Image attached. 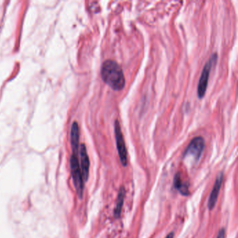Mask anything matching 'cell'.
Returning <instances> with one entry per match:
<instances>
[{
	"label": "cell",
	"instance_id": "cell-1",
	"mask_svg": "<svg viewBox=\"0 0 238 238\" xmlns=\"http://www.w3.org/2000/svg\"><path fill=\"white\" fill-rule=\"evenodd\" d=\"M101 78L114 90H121L125 85L124 72L117 62L108 59L103 62L101 69Z\"/></svg>",
	"mask_w": 238,
	"mask_h": 238
},
{
	"label": "cell",
	"instance_id": "cell-2",
	"mask_svg": "<svg viewBox=\"0 0 238 238\" xmlns=\"http://www.w3.org/2000/svg\"><path fill=\"white\" fill-rule=\"evenodd\" d=\"M70 166L75 190L77 191L79 198H82L83 191H84V180L82 176L79 161H78L77 155L72 154L70 159Z\"/></svg>",
	"mask_w": 238,
	"mask_h": 238
},
{
	"label": "cell",
	"instance_id": "cell-3",
	"mask_svg": "<svg viewBox=\"0 0 238 238\" xmlns=\"http://www.w3.org/2000/svg\"><path fill=\"white\" fill-rule=\"evenodd\" d=\"M205 148V140L201 136H197L193 138L192 140L186 149L184 154L185 159H189L197 162L200 160L203 150Z\"/></svg>",
	"mask_w": 238,
	"mask_h": 238
},
{
	"label": "cell",
	"instance_id": "cell-4",
	"mask_svg": "<svg viewBox=\"0 0 238 238\" xmlns=\"http://www.w3.org/2000/svg\"><path fill=\"white\" fill-rule=\"evenodd\" d=\"M216 59H217L216 54L212 55L211 57L210 58V59L207 62V63L205 64V65L204 66V68L203 69L199 82H198V89H197L198 96L200 99H202L203 97L205 96V93H206L207 85H208L210 71H211L213 64L216 63Z\"/></svg>",
	"mask_w": 238,
	"mask_h": 238
},
{
	"label": "cell",
	"instance_id": "cell-5",
	"mask_svg": "<svg viewBox=\"0 0 238 238\" xmlns=\"http://www.w3.org/2000/svg\"><path fill=\"white\" fill-rule=\"evenodd\" d=\"M114 130L115 140H116L117 149V152H118L120 162H121L122 166L125 167V166H127V151L121 126H120L118 120H115V121Z\"/></svg>",
	"mask_w": 238,
	"mask_h": 238
},
{
	"label": "cell",
	"instance_id": "cell-6",
	"mask_svg": "<svg viewBox=\"0 0 238 238\" xmlns=\"http://www.w3.org/2000/svg\"><path fill=\"white\" fill-rule=\"evenodd\" d=\"M80 159V170H81L82 176L85 182L87 181L89 177V159L87 154L86 147L84 144L80 146L79 149Z\"/></svg>",
	"mask_w": 238,
	"mask_h": 238
},
{
	"label": "cell",
	"instance_id": "cell-7",
	"mask_svg": "<svg viewBox=\"0 0 238 238\" xmlns=\"http://www.w3.org/2000/svg\"><path fill=\"white\" fill-rule=\"evenodd\" d=\"M223 178V176L222 173H220L218 175H217L215 182H214V186L213 188H212L211 193H210L208 203H207L208 208L210 210H212L214 207H215L217 198H218V196L219 194V191H220V189L221 187V184H222Z\"/></svg>",
	"mask_w": 238,
	"mask_h": 238
},
{
	"label": "cell",
	"instance_id": "cell-8",
	"mask_svg": "<svg viewBox=\"0 0 238 238\" xmlns=\"http://www.w3.org/2000/svg\"><path fill=\"white\" fill-rule=\"evenodd\" d=\"M79 126L76 122H73L71 126V142L72 147L73 154L78 156V151H79Z\"/></svg>",
	"mask_w": 238,
	"mask_h": 238
},
{
	"label": "cell",
	"instance_id": "cell-9",
	"mask_svg": "<svg viewBox=\"0 0 238 238\" xmlns=\"http://www.w3.org/2000/svg\"><path fill=\"white\" fill-rule=\"evenodd\" d=\"M125 189L123 186L120 187L118 196H117V199L116 202V206L115 207L114 210V215L116 218H119L121 214L122 207H123L124 205V197H125Z\"/></svg>",
	"mask_w": 238,
	"mask_h": 238
},
{
	"label": "cell",
	"instance_id": "cell-10",
	"mask_svg": "<svg viewBox=\"0 0 238 238\" xmlns=\"http://www.w3.org/2000/svg\"><path fill=\"white\" fill-rule=\"evenodd\" d=\"M173 184H174V186L176 189H178L181 185L182 184V180H181V177H180L179 173H177L175 174L174 180H173Z\"/></svg>",
	"mask_w": 238,
	"mask_h": 238
},
{
	"label": "cell",
	"instance_id": "cell-11",
	"mask_svg": "<svg viewBox=\"0 0 238 238\" xmlns=\"http://www.w3.org/2000/svg\"><path fill=\"white\" fill-rule=\"evenodd\" d=\"M179 191V193L182 194V196H186L189 195V186L187 185L186 184H183L181 185V186L179 187V188L177 189Z\"/></svg>",
	"mask_w": 238,
	"mask_h": 238
},
{
	"label": "cell",
	"instance_id": "cell-12",
	"mask_svg": "<svg viewBox=\"0 0 238 238\" xmlns=\"http://www.w3.org/2000/svg\"><path fill=\"white\" fill-rule=\"evenodd\" d=\"M216 238H225V230H224L223 228H221V229L219 231Z\"/></svg>",
	"mask_w": 238,
	"mask_h": 238
},
{
	"label": "cell",
	"instance_id": "cell-13",
	"mask_svg": "<svg viewBox=\"0 0 238 238\" xmlns=\"http://www.w3.org/2000/svg\"><path fill=\"white\" fill-rule=\"evenodd\" d=\"M173 237H174V233H170L167 235V236H166V238H173Z\"/></svg>",
	"mask_w": 238,
	"mask_h": 238
}]
</instances>
